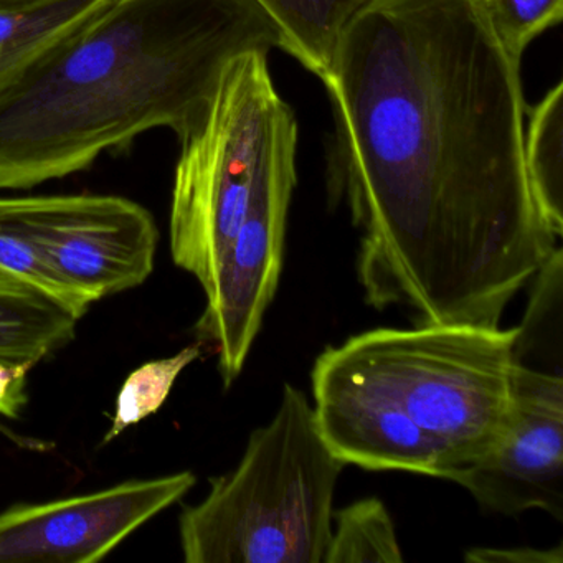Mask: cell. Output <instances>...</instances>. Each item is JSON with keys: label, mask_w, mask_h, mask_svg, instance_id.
<instances>
[{"label": "cell", "mask_w": 563, "mask_h": 563, "mask_svg": "<svg viewBox=\"0 0 563 563\" xmlns=\"http://www.w3.org/2000/svg\"><path fill=\"white\" fill-rule=\"evenodd\" d=\"M322 81L338 128L329 189L361 230L367 305L500 328L560 245L527 183L520 67L479 0H378Z\"/></svg>", "instance_id": "1"}, {"label": "cell", "mask_w": 563, "mask_h": 563, "mask_svg": "<svg viewBox=\"0 0 563 563\" xmlns=\"http://www.w3.org/2000/svg\"><path fill=\"white\" fill-rule=\"evenodd\" d=\"M285 52L255 0H110L0 90V190L87 170L156 128L206 123L227 70Z\"/></svg>", "instance_id": "2"}, {"label": "cell", "mask_w": 563, "mask_h": 563, "mask_svg": "<svg viewBox=\"0 0 563 563\" xmlns=\"http://www.w3.org/2000/svg\"><path fill=\"white\" fill-rule=\"evenodd\" d=\"M344 467L305 391L285 384L275 417L253 431L235 470L180 514L184 562L324 563Z\"/></svg>", "instance_id": "3"}, {"label": "cell", "mask_w": 563, "mask_h": 563, "mask_svg": "<svg viewBox=\"0 0 563 563\" xmlns=\"http://www.w3.org/2000/svg\"><path fill=\"white\" fill-rule=\"evenodd\" d=\"M514 339L516 328H380L331 345L316 361L390 397L441 448L453 481L509 437Z\"/></svg>", "instance_id": "4"}, {"label": "cell", "mask_w": 563, "mask_h": 563, "mask_svg": "<svg viewBox=\"0 0 563 563\" xmlns=\"http://www.w3.org/2000/svg\"><path fill=\"white\" fill-rule=\"evenodd\" d=\"M296 136L298 123L273 84L268 54L236 58L206 123L184 141L174 177L170 255L202 289L212 282L276 151Z\"/></svg>", "instance_id": "5"}, {"label": "cell", "mask_w": 563, "mask_h": 563, "mask_svg": "<svg viewBox=\"0 0 563 563\" xmlns=\"http://www.w3.org/2000/svg\"><path fill=\"white\" fill-rule=\"evenodd\" d=\"M0 229L31 242L97 301L143 285L159 243L154 217L117 196L0 197Z\"/></svg>", "instance_id": "6"}, {"label": "cell", "mask_w": 563, "mask_h": 563, "mask_svg": "<svg viewBox=\"0 0 563 563\" xmlns=\"http://www.w3.org/2000/svg\"><path fill=\"white\" fill-rule=\"evenodd\" d=\"M296 147L298 136L276 151L242 225L203 289L206 308L196 324L197 338L213 347L225 388L242 374L278 289L289 206L298 184Z\"/></svg>", "instance_id": "7"}, {"label": "cell", "mask_w": 563, "mask_h": 563, "mask_svg": "<svg viewBox=\"0 0 563 563\" xmlns=\"http://www.w3.org/2000/svg\"><path fill=\"white\" fill-rule=\"evenodd\" d=\"M196 483V474L180 471L11 507L0 512V563L100 562Z\"/></svg>", "instance_id": "8"}, {"label": "cell", "mask_w": 563, "mask_h": 563, "mask_svg": "<svg viewBox=\"0 0 563 563\" xmlns=\"http://www.w3.org/2000/svg\"><path fill=\"white\" fill-rule=\"evenodd\" d=\"M453 483L487 512L510 517L537 509L563 519L562 371L516 361L509 437Z\"/></svg>", "instance_id": "9"}, {"label": "cell", "mask_w": 563, "mask_h": 563, "mask_svg": "<svg viewBox=\"0 0 563 563\" xmlns=\"http://www.w3.org/2000/svg\"><path fill=\"white\" fill-rule=\"evenodd\" d=\"M311 382L319 433L345 466L446 479L441 448L390 397L319 361Z\"/></svg>", "instance_id": "10"}, {"label": "cell", "mask_w": 563, "mask_h": 563, "mask_svg": "<svg viewBox=\"0 0 563 563\" xmlns=\"http://www.w3.org/2000/svg\"><path fill=\"white\" fill-rule=\"evenodd\" d=\"M275 22L286 51L324 80L339 42L355 19L378 0H255Z\"/></svg>", "instance_id": "11"}, {"label": "cell", "mask_w": 563, "mask_h": 563, "mask_svg": "<svg viewBox=\"0 0 563 563\" xmlns=\"http://www.w3.org/2000/svg\"><path fill=\"white\" fill-rule=\"evenodd\" d=\"M78 319L0 272V357L37 365L74 341Z\"/></svg>", "instance_id": "12"}, {"label": "cell", "mask_w": 563, "mask_h": 563, "mask_svg": "<svg viewBox=\"0 0 563 563\" xmlns=\"http://www.w3.org/2000/svg\"><path fill=\"white\" fill-rule=\"evenodd\" d=\"M110 0H57L27 11L0 12V90Z\"/></svg>", "instance_id": "13"}, {"label": "cell", "mask_w": 563, "mask_h": 563, "mask_svg": "<svg viewBox=\"0 0 563 563\" xmlns=\"http://www.w3.org/2000/svg\"><path fill=\"white\" fill-rule=\"evenodd\" d=\"M563 84L529 110L523 131L527 183L540 217L556 236L563 233Z\"/></svg>", "instance_id": "14"}, {"label": "cell", "mask_w": 563, "mask_h": 563, "mask_svg": "<svg viewBox=\"0 0 563 563\" xmlns=\"http://www.w3.org/2000/svg\"><path fill=\"white\" fill-rule=\"evenodd\" d=\"M404 562L394 520L375 497L332 512V536L324 563Z\"/></svg>", "instance_id": "15"}, {"label": "cell", "mask_w": 563, "mask_h": 563, "mask_svg": "<svg viewBox=\"0 0 563 563\" xmlns=\"http://www.w3.org/2000/svg\"><path fill=\"white\" fill-rule=\"evenodd\" d=\"M202 355V344L189 345L173 357L147 362L131 372L117 397L113 421L103 444L111 443L128 428L141 423L161 410L173 391L177 378Z\"/></svg>", "instance_id": "16"}, {"label": "cell", "mask_w": 563, "mask_h": 563, "mask_svg": "<svg viewBox=\"0 0 563 563\" xmlns=\"http://www.w3.org/2000/svg\"><path fill=\"white\" fill-rule=\"evenodd\" d=\"M0 272L14 276L80 321L95 296L65 278L31 242L0 229Z\"/></svg>", "instance_id": "17"}, {"label": "cell", "mask_w": 563, "mask_h": 563, "mask_svg": "<svg viewBox=\"0 0 563 563\" xmlns=\"http://www.w3.org/2000/svg\"><path fill=\"white\" fill-rule=\"evenodd\" d=\"M507 57L519 65L539 35L562 22L563 0H479Z\"/></svg>", "instance_id": "18"}, {"label": "cell", "mask_w": 563, "mask_h": 563, "mask_svg": "<svg viewBox=\"0 0 563 563\" xmlns=\"http://www.w3.org/2000/svg\"><path fill=\"white\" fill-rule=\"evenodd\" d=\"M35 365L31 362L9 361L0 357V415L19 418L29 401V372Z\"/></svg>", "instance_id": "19"}, {"label": "cell", "mask_w": 563, "mask_h": 563, "mask_svg": "<svg viewBox=\"0 0 563 563\" xmlns=\"http://www.w3.org/2000/svg\"><path fill=\"white\" fill-rule=\"evenodd\" d=\"M562 543L555 549H471L464 560L474 563H562Z\"/></svg>", "instance_id": "20"}, {"label": "cell", "mask_w": 563, "mask_h": 563, "mask_svg": "<svg viewBox=\"0 0 563 563\" xmlns=\"http://www.w3.org/2000/svg\"><path fill=\"white\" fill-rule=\"evenodd\" d=\"M52 2L57 0H0V12L27 11V9L41 8Z\"/></svg>", "instance_id": "21"}]
</instances>
